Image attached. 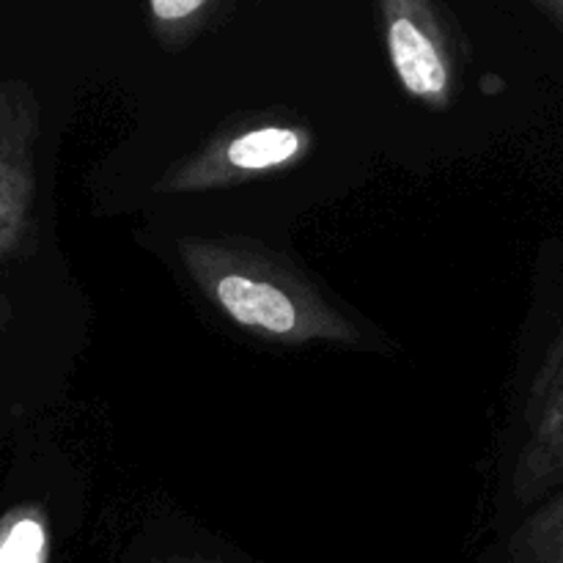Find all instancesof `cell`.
I'll return each mask as SVG.
<instances>
[{"label": "cell", "mask_w": 563, "mask_h": 563, "mask_svg": "<svg viewBox=\"0 0 563 563\" xmlns=\"http://www.w3.org/2000/svg\"><path fill=\"white\" fill-rule=\"evenodd\" d=\"M176 256L231 324L284 346L363 344V328L273 247L247 236H181Z\"/></svg>", "instance_id": "obj_1"}, {"label": "cell", "mask_w": 563, "mask_h": 563, "mask_svg": "<svg viewBox=\"0 0 563 563\" xmlns=\"http://www.w3.org/2000/svg\"><path fill=\"white\" fill-rule=\"evenodd\" d=\"M313 132L289 113H264L220 126L196 152L170 165L154 185L163 196L225 190L264 176L284 174L308 157Z\"/></svg>", "instance_id": "obj_2"}, {"label": "cell", "mask_w": 563, "mask_h": 563, "mask_svg": "<svg viewBox=\"0 0 563 563\" xmlns=\"http://www.w3.org/2000/svg\"><path fill=\"white\" fill-rule=\"evenodd\" d=\"M385 49L401 88L429 110H449L460 97L467 42L460 22L434 0H383Z\"/></svg>", "instance_id": "obj_3"}, {"label": "cell", "mask_w": 563, "mask_h": 563, "mask_svg": "<svg viewBox=\"0 0 563 563\" xmlns=\"http://www.w3.org/2000/svg\"><path fill=\"white\" fill-rule=\"evenodd\" d=\"M509 487L520 509H533L563 487V322L528 388Z\"/></svg>", "instance_id": "obj_4"}, {"label": "cell", "mask_w": 563, "mask_h": 563, "mask_svg": "<svg viewBox=\"0 0 563 563\" xmlns=\"http://www.w3.org/2000/svg\"><path fill=\"white\" fill-rule=\"evenodd\" d=\"M234 14L229 0H152L146 5V25L165 53H181L212 27Z\"/></svg>", "instance_id": "obj_5"}, {"label": "cell", "mask_w": 563, "mask_h": 563, "mask_svg": "<svg viewBox=\"0 0 563 563\" xmlns=\"http://www.w3.org/2000/svg\"><path fill=\"white\" fill-rule=\"evenodd\" d=\"M509 563H563V487L533 506L506 542Z\"/></svg>", "instance_id": "obj_6"}, {"label": "cell", "mask_w": 563, "mask_h": 563, "mask_svg": "<svg viewBox=\"0 0 563 563\" xmlns=\"http://www.w3.org/2000/svg\"><path fill=\"white\" fill-rule=\"evenodd\" d=\"M47 555V526L38 511L11 517L0 533V563H44Z\"/></svg>", "instance_id": "obj_7"}, {"label": "cell", "mask_w": 563, "mask_h": 563, "mask_svg": "<svg viewBox=\"0 0 563 563\" xmlns=\"http://www.w3.org/2000/svg\"><path fill=\"white\" fill-rule=\"evenodd\" d=\"M533 9L563 33V0H533Z\"/></svg>", "instance_id": "obj_8"}, {"label": "cell", "mask_w": 563, "mask_h": 563, "mask_svg": "<svg viewBox=\"0 0 563 563\" xmlns=\"http://www.w3.org/2000/svg\"><path fill=\"white\" fill-rule=\"evenodd\" d=\"M168 563H220V561H198V559H181V561H168Z\"/></svg>", "instance_id": "obj_9"}, {"label": "cell", "mask_w": 563, "mask_h": 563, "mask_svg": "<svg viewBox=\"0 0 563 563\" xmlns=\"http://www.w3.org/2000/svg\"><path fill=\"white\" fill-rule=\"evenodd\" d=\"M3 313H5V306H3V302H0V317H3Z\"/></svg>", "instance_id": "obj_10"}]
</instances>
